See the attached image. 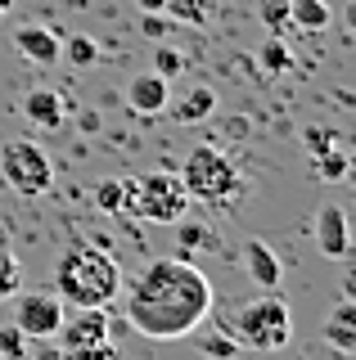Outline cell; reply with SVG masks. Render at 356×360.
Segmentation results:
<instances>
[{"label":"cell","mask_w":356,"mask_h":360,"mask_svg":"<svg viewBox=\"0 0 356 360\" xmlns=\"http://www.w3.org/2000/svg\"><path fill=\"white\" fill-rule=\"evenodd\" d=\"M127 324L140 338H190L212 311V279L185 257H158L127 284Z\"/></svg>","instance_id":"cell-1"},{"label":"cell","mask_w":356,"mask_h":360,"mask_svg":"<svg viewBox=\"0 0 356 360\" xmlns=\"http://www.w3.org/2000/svg\"><path fill=\"white\" fill-rule=\"evenodd\" d=\"M54 292L63 307H108L122 292V266L95 243H72L54 262Z\"/></svg>","instance_id":"cell-2"},{"label":"cell","mask_w":356,"mask_h":360,"mask_svg":"<svg viewBox=\"0 0 356 360\" xmlns=\"http://www.w3.org/2000/svg\"><path fill=\"white\" fill-rule=\"evenodd\" d=\"M226 333L235 338L248 352H280V347L293 338V315H288V302L280 292H262V297L243 302V307L226 320Z\"/></svg>","instance_id":"cell-3"},{"label":"cell","mask_w":356,"mask_h":360,"mask_svg":"<svg viewBox=\"0 0 356 360\" xmlns=\"http://www.w3.org/2000/svg\"><path fill=\"white\" fill-rule=\"evenodd\" d=\"M176 176H181L185 194L198 198V202H208V207H221V202H230V198L239 194L235 162H230L221 149H212V144H198V149L185 158V167Z\"/></svg>","instance_id":"cell-4"},{"label":"cell","mask_w":356,"mask_h":360,"mask_svg":"<svg viewBox=\"0 0 356 360\" xmlns=\"http://www.w3.org/2000/svg\"><path fill=\"white\" fill-rule=\"evenodd\" d=\"M190 194H185L176 172H149V176H131V217L153 221V225H176L190 212Z\"/></svg>","instance_id":"cell-5"},{"label":"cell","mask_w":356,"mask_h":360,"mask_svg":"<svg viewBox=\"0 0 356 360\" xmlns=\"http://www.w3.org/2000/svg\"><path fill=\"white\" fill-rule=\"evenodd\" d=\"M0 180H5L14 194L37 198L54 185V162L37 140H23V135H18V140L0 144Z\"/></svg>","instance_id":"cell-6"},{"label":"cell","mask_w":356,"mask_h":360,"mask_svg":"<svg viewBox=\"0 0 356 360\" xmlns=\"http://www.w3.org/2000/svg\"><path fill=\"white\" fill-rule=\"evenodd\" d=\"M63 320H68V307L59 292H23L14 302V329L23 338H54Z\"/></svg>","instance_id":"cell-7"},{"label":"cell","mask_w":356,"mask_h":360,"mask_svg":"<svg viewBox=\"0 0 356 360\" xmlns=\"http://www.w3.org/2000/svg\"><path fill=\"white\" fill-rule=\"evenodd\" d=\"M54 338H59L63 352H86V347L113 342V338H108V311L104 307H77V315L63 320Z\"/></svg>","instance_id":"cell-8"},{"label":"cell","mask_w":356,"mask_h":360,"mask_svg":"<svg viewBox=\"0 0 356 360\" xmlns=\"http://www.w3.org/2000/svg\"><path fill=\"white\" fill-rule=\"evenodd\" d=\"M316 248L320 257H329V262H343V257L352 252V230H348V212L325 202V207L316 212Z\"/></svg>","instance_id":"cell-9"},{"label":"cell","mask_w":356,"mask_h":360,"mask_svg":"<svg viewBox=\"0 0 356 360\" xmlns=\"http://www.w3.org/2000/svg\"><path fill=\"white\" fill-rule=\"evenodd\" d=\"M127 104L131 112H140V117H158V112L172 108V90H167V77H158L149 68V72H136L127 82Z\"/></svg>","instance_id":"cell-10"},{"label":"cell","mask_w":356,"mask_h":360,"mask_svg":"<svg viewBox=\"0 0 356 360\" xmlns=\"http://www.w3.org/2000/svg\"><path fill=\"white\" fill-rule=\"evenodd\" d=\"M14 50L23 54V59H32V63L50 68L63 54V37L50 32V27H41V22H23V27L14 32Z\"/></svg>","instance_id":"cell-11"},{"label":"cell","mask_w":356,"mask_h":360,"mask_svg":"<svg viewBox=\"0 0 356 360\" xmlns=\"http://www.w3.org/2000/svg\"><path fill=\"white\" fill-rule=\"evenodd\" d=\"M23 117L32 122V127H41V131H59L63 122H68V104H63L59 90L37 86V90L23 95Z\"/></svg>","instance_id":"cell-12"},{"label":"cell","mask_w":356,"mask_h":360,"mask_svg":"<svg viewBox=\"0 0 356 360\" xmlns=\"http://www.w3.org/2000/svg\"><path fill=\"white\" fill-rule=\"evenodd\" d=\"M243 270H248V279L258 288H280V279H284V270H280V257H275V248L266 243V239H248L243 243Z\"/></svg>","instance_id":"cell-13"},{"label":"cell","mask_w":356,"mask_h":360,"mask_svg":"<svg viewBox=\"0 0 356 360\" xmlns=\"http://www.w3.org/2000/svg\"><path fill=\"white\" fill-rule=\"evenodd\" d=\"M325 342L338 356H356V297H343L325 315Z\"/></svg>","instance_id":"cell-14"},{"label":"cell","mask_w":356,"mask_h":360,"mask_svg":"<svg viewBox=\"0 0 356 360\" xmlns=\"http://www.w3.org/2000/svg\"><path fill=\"white\" fill-rule=\"evenodd\" d=\"M95 207L108 212V217H122L131 212V176H108L95 185Z\"/></svg>","instance_id":"cell-15"},{"label":"cell","mask_w":356,"mask_h":360,"mask_svg":"<svg viewBox=\"0 0 356 360\" xmlns=\"http://www.w3.org/2000/svg\"><path fill=\"white\" fill-rule=\"evenodd\" d=\"M329 18V0H288V22L303 32H325Z\"/></svg>","instance_id":"cell-16"},{"label":"cell","mask_w":356,"mask_h":360,"mask_svg":"<svg viewBox=\"0 0 356 360\" xmlns=\"http://www.w3.org/2000/svg\"><path fill=\"white\" fill-rule=\"evenodd\" d=\"M212 108H217V95H212L208 86H194L190 95L181 99V104H176V108H167V112H172L176 122H203V117H208Z\"/></svg>","instance_id":"cell-17"},{"label":"cell","mask_w":356,"mask_h":360,"mask_svg":"<svg viewBox=\"0 0 356 360\" xmlns=\"http://www.w3.org/2000/svg\"><path fill=\"white\" fill-rule=\"evenodd\" d=\"M163 14L176 18V22H190V27H198V22H208V0H167Z\"/></svg>","instance_id":"cell-18"},{"label":"cell","mask_w":356,"mask_h":360,"mask_svg":"<svg viewBox=\"0 0 356 360\" xmlns=\"http://www.w3.org/2000/svg\"><path fill=\"white\" fill-rule=\"evenodd\" d=\"M18 284H23V266H18V257L9 248H0V302L14 297Z\"/></svg>","instance_id":"cell-19"},{"label":"cell","mask_w":356,"mask_h":360,"mask_svg":"<svg viewBox=\"0 0 356 360\" xmlns=\"http://www.w3.org/2000/svg\"><path fill=\"white\" fill-rule=\"evenodd\" d=\"M63 54H68L77 68H86V63L99 59V45H95L91 37H68V41H63Z\"/></svg>","instance_id":"cell-20"},{"label":"cell","mask_w":356,"mask_h":360,"mask_svg":"<svg viewBox=\"0 0 356 360\" xmlns=\"http://www.w3.org/2000/svg\"><path fill=\"white\" fill-rule=\"evenodd\" d=\"M153 72H158V77H167V82H172V77H181V72H185V54H181V50H172V45H158V59H153Z\"/></svg>","instance_id":"cell-21"},{"label":"cell","mask_w":356,"mask_h":360,"mask_svg":"<svg viewBox=\"0 0 356 360\" xmlns=\"http://www.w3.org/2000/svg\"><path fill=\"white\" fill-rule=\"evenodd\" d=\"M262 63H266V72H288V68H293L288 50H284L275 37H266V45H262Z\"/></svg>","instance_id":"cell-22"},{"label":"cell","mask_w":356,"mask_h":360,"mask_svg":"<svg viewBox=\"0 0 356 360\" xmlns=\"http://www.w3.org/2000/svg\"><path fill=\"white\" fill-rule=\"evenodd\" d=\"M258 14H262V22H266L271 32H284V27H288V0H262Z\"/></svg>","instance_id":"cell-23"},{"label":"cell","mask_w":356,"mask_h":360,"mask_svg":"<svg viewBox=\"0 0 356 360\" xmlns=\"http://www.w3.org/2000/svg\"><path fill=\"white\" fill-rule=\"evenodd\" d=\"M316 172L325 176V180H343V176H348V158H343L338 149H329V153H316Z\"/></svg>","instance_id":"cell-24"},{"label":"cell","mask_w":356,"mask_h":360,"mask_svg":"<svg viewBox=\"0 0 356 360\" xmlns=\"http://www.w3.org/2000/svg\"><path fill=\"white\" fill-rule=\"evenodd\" d=\"M303 140H307L311 158H316V153H329V149H338V135H333L329 127H311V131L303 135Z\"/></svg>","instance_id":"cell-25"},{"label":"cell","mask_w":356,"mask_h":360,"mask_svg":"<svg viewBox=\"0 0 356 360\" xmlns=\"http://www.w3.org/2000/svg\"><path fill=\"white\" fill-rule=\"evenodd\" d=\"M235 347H239V342H235L230 333H226V338H203V352L212 356V360H235Z\"/></svg>","instance_id":"cell-26"},{"label":"cell","mask_w":356,"mask_h":360,"mask_svg":"<svg viewBox=\"0 0 356 360\" xmlns=\"http://www.w3.org/2000/svg\"><path fill=\"white\" fill-rule=\"evenodd\" d=\"M63 360H117L113 342H99V347H86V352H63Z\"/></svg>","instance_id":"cell-27"},{"label":"cell","mask_w":356,"mask_h":360,"mask_svg":"<svg viewBox=\"0 0 356 360\" xmlns=\"http://www.w3.org/2000/svg\"><path fill=\"white\" fill-rule=\"evenodd\" d=\"M176 225H181V243H185V248H198V243H208V230H203V225H185V217L176 221Z\"/></svg>","instance_id":"cell-28"},{"label":"cell","mask_w":356,"mask_h":360,"mask_svg":"<svg viewBox=\"0 0 356 360\" xmlns=\"http://www.w3.org/2000/svg\"><path fill=\"white\" fill-rule=\"evenodd\" d=\"M0 352L18 356V352H23V333H18V329H5V333H0Z\"/></svg>","instance_id":"cell-29"},{"label":"cell","mask_w":356,"mask_h":360,"mask_svg":"<svg viewBox=\"0 0 356 360\" xmlns=\"http://www.w3.org/2000/svg\"><path fill=\"white\" fill-rule=\"evenodd\" d=\"M144 32H149V37H163V18L158 14H144Z\"/></svg>","instance_id":"cell-30"},{"label":"cell","mask_w":356,"mask_h":360,"mask_svg":"<svg viewBox=\"0 0 356 360\" xmlns=\"http://www.w3.org/2000/svg\"><path fill=\"white\" fill-rule=\"evenodd\" d=\"M343 22L356 32V0H343Z\"/></svg>","instance_id":"cell-31"},{"label":"cell","mask_w":356,"mask_h":360,"mask_svg":"<svg viewBox=\"0 0 356 360\" xmlns=\"http://www.w3.org/2000/svg\"><path fill=\"white\" fill-rule=\"evenodd\" d=\"M136 5H140V14H163L167 0H136Z\"/></svg>","instance_id":"cell-32"},{"label":"cell","mask_w":356,"mask_h":360,"mask_svg":"<svg viewBox=\"0 0 356 360\" xmlns=\"http://www.w3.org/2000/svg\"><path fill=\"white\" fill-rule=\"evenodd\" d=\"M82 131H99V112H82Z\"/></svg>","instance_id":"cell-33"},{"label":"cell","mask_w":356,"mask_h":360,"mask_svg":"<svg viewBox=\"0 0 356 360\" xmlns=\"http://www.w3.org/2000/svg\"><path fill=\"white\" fill-rule=\"evenodd\" d=\"M9 5H14V0H0V14H5V9H9Z\"/></svg>","instance_id":"cell-34"}]
</instances>
